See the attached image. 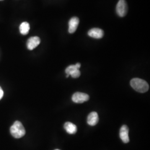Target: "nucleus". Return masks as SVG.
I'll return each mask as SVG.
<instances>
[{
	"mask_svg": "<svg viewBox=\"0 0 150 150\" xmlns=\"http://www.w3.org/2000/svg\"><path fill=\"white\" fill-rule=\"evenodd\" d=\"M130 85L135 91L140 93H145L149 89V85L147 82L139 78H135L131 80Z\"/></svg>",
	"mask_w": 150,
	"mask_h": 150,
	"instance_id": "nucleus-1",
	"label": "nucleus"
},
{
	"mask_svg": "<svg viewBox=\"0 0 150 150\" xmlns=\"http://www.w3.org/2000/svg\"><path fill=\"white\" fill-rule=\"evenodd\" d=\"M10 132L13 137L16 139L21 138L25 136L26 131L21 122L16 121L10 128Z\"/></svg>",
	"mask_w": 150,
	"mask_h": 150,
	"instance_id": "nucleus-2",
	"label": "nucleus"
},
{
	"mask_svg": "<svg viewBox=\"0 0 150 150\" xmlns=\"http://www.w3.org/2000/svg\"><path fill=\"white\" fill-rule=\"evenodd\" d=\"M80 67V63H77L75 65H70L68 66L65 70V72L67 74L66 77H69V76H71V77L74 79L79 77L81 75L80 71L79 70Z\"/></svg>",
	"mask_w": 150,
	"mask_h": 150,
	"instance_id": "nucleus-3",
	"label": "nucleus"
},
{
	"mask_svg": "<svg viewBox=\"0 0 150 150\" xmlns=\"http://www.w3.org/2000/svg\"><path fill=\"white\" fill-rule=\"evenodd\" d=\"M128 10V7L125 0H119L116 6V12L120 17L126 16Z\"/></svg>",
	"mask_w": 150,
	"mask_h": 150,
	"instance_id": "nucleus-4",
	"label": "nucleus"
},
{
	"mask_svg": "<svg viewBox=\"0 0 150 150\" xmlns=\"http://www.w3.org/2000/svg\"><path fill=\"white\" fill-rule=\"evenodd\" d=\"M89 98L90 97L87 94L77 92L73 95L72 97V100L73 102L76 103H82L87 101L89 100Z\"/></svg>",
	"mask_w": 150,
	"mask_h": 150,
	"instance_id": "nucleus-5",
	"label": "nucleus"
},
{
	"mask_svg": "<svg viewBox=\"0 0 150 150\" xmlns=\"http://www.w3.org/2000/svg\"><path fill=\"white\" fill-rule=\"evenodd\" d=\"M129 129L126 125H123L121 127L120 131V139L125 144H127L129 141Z\"/></svg>",
	"mask_w": 150,
	"mask_h": 150,
	"instance_id": "nucleus-6",
	"label": "nucleus"
},
{
	"mask_svg": "<svg viewBox=\"0 0 150 150\" xmlns=\"http://www.w3.org/2000/svg\"><path fill=\"white\" fill-rule=\"evenodd\" d=\"M41 40L40 38L38 36H35L30 38L27 41V48L30 50H32L34 48H36L40 43Z\"/></svg>",
	"mask_w": 150,
	"mask_h": 150,
	"instance_id": "nucleus-7",
	"label": "nucleus"
},
{
	"mask_svg": "<svg viewBox=\"0 0 150 150\" xmlns=\"http://www.w3.org/2000/svg\"><path fill=\"white\" fill-rule=\"evenodd\" d=\"M88 35L91 38L100 39L103 38L104 32L100 28H92L88 32Z\"/></svg>",
	"mask_w": 150,
	"mask_h": 150,
	"instance_id": "nucleus-8",
	"label": "nucleus"
},
{
	"mask_svg": "<svg viewBox=\"0 0 150 150\" xmlns=\"http://www.w3.org/2000/svg\"><path fill=\"white\" fill-rule=\"evenodd\" d=\"M79 18L77 17H74L70 19L69 23V32L70 33H73L76 31L79 24Z\"/></svg>",
	"mask_w": 150,
	"mask_h": 150,
	"instance_id": "nucleus-9",
	"label": "nucleus"
},
{
	"mask_svg": "<svg viewBox=\"0 0 150 150\" xmlns=\"http://www.w3.org/2000/svg\"><path fill=\"white\" fill-rule=\"evenodd\" d=\"M98 115L96 112L90 113L87 117V123L90 126H95L98 122Z\"/></svg>",
	"mask_w": 150,
	"mask_h": 150,
	"instance_id": "nucleus-10",
	"label": "nucleus"
},
{
	"mask_svg": "<svg viewBox=\"0 0 150 150\" xmlns=\"http://www.w3.org/2000/svg\"><path fill=\"white\" fill-rule=\"evenodd\" d=\"M64 128L66 132L69 134H75L77 131V126L75 124L70 122H67L64 123Z\"/></svg>",
	"mask_w": 150,
	"mask_h": 150,
	"instance_id": "nucleus-11",
	"label": "nucleus"
},
{
	"mask_svg": "<svg viewBox=\"0 0 150 150\" xmlns=\"http://www.w3.org/2000/svg\"><path fill=\"white\" fill-rule=\"evenodd\" d=\"M30 25L27 22H24L22 23L20 26V31L22 35H26L28 34L30 30Z\"/></svg>",
	"mask_w": 150,
	"mask_h": 150,
	"instance_id": "nucleus-12",
	"label": "nucleus"
},
{
	"mask_svg": "<svg viewBox=\"0 0 150 150\" xmlns=\"http://www.w3.org/2000/svg\"><path fill=\"white\" fill-rule=\"evenodd\" d=\"M4 96V92L2 89L1 88V87H0V100L2 98V97Z\"/></svg>",
	"mask_w": 150,
	"mask_h": 150,
	"instance_id": "nucleus-13",
	"label": "nucleus"
},
{
	"mask_svg": "<svg viewBox=\"0 0 150 150\" xmlns=\"http://www.w3.org/2000/svg\"><path fill=\"white\" fill-rule=\"evenodd\" d=\"M59 150V149H56V150Z\"/></svg>",
	"mask_w": 150,
	"mask_h": 150,
	"instance_id": "nucleus-14",
	"label": "nucleus"
}]
</instances>
